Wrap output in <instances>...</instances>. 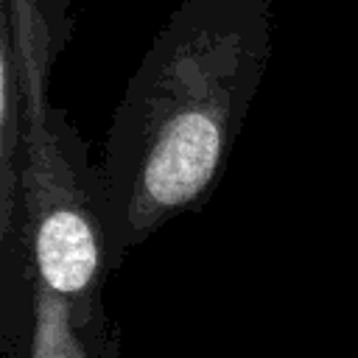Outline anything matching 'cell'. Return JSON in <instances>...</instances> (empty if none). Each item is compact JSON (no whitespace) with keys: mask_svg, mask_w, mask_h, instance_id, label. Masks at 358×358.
Instances as JSON below:
<instances>
[{"mask_svg":"<svg viewBox=\"0 0 358 358\" xmlns=\"http://www.w3.org/2000/svg\"><path fill=\"white\" fill-rule=\"evenodd\" d=\"M271 56V0H182L131 73L98 162L112 271L201 210Z\"/></svg>","mask_w":358,"mask_h":358,"instance_id":"6da1fadb","label":"cell"},{"mask_svg":"<svg viewBox=\"0 0 358 358\" xmlns=\"http://www.w3.org/2000/svg\"><path fill=\"white\" fill-rule=\"evenodd\" d=\"M25 358H115L106 327H81L67 296L34 280V313Z\"/></svg>","mask_w":358,"mask_h":358,"instance_id":"7a4b0ae2","label":"cell"}]
</instances>
